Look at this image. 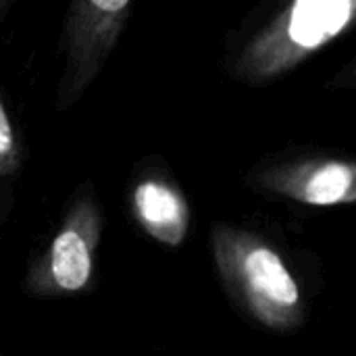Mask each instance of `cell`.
<instances>
[{"mask_svg": "<svg viewBox=\"0 0 356 356\" xmlns=\"http://www.w3.org/2000/svg\"><path fill=\"white\" fill-rule=\"evenodd\" d=\"M240 275L248 296L263 315H286L298 305V288L282 259L265 248L252 246L244 252Z\"/></svg>", "mask_w": 356, "mask_h": 356, "instance_id": "cell-1", "label": "cell"}, {"mask_svg": "<svg viewBox=\"0 0 356 356\" xmlns=\"http://www.w3.org/2000/svg\"><path fill=\"white\" fill-rule=\"evenodd\" d=\"M350 0H300L290 10L286 33L302 50L317 48L338 35L353 19Z\"/></svg>", "mask_w": 356, "mask_h": 356, "instance_id": "cell-2", "label": "cell"}, {"mask_svg": "<svg viewBox=\"0 0 356 356\" xmlns=\"http://www.w3.org/2000/svg\"><path fill=\"white\" fill-rule=\"evenodd\" d=\"M136 209L152 236L177 244L186 232V207L167 186L148 181L136 190Z\"/></svg>", "mask_w": 356, "mask_h": 356, "instance_id": "cell-3", "label": "cell"}, {"mask_svg": "<svg viewBox=\"0 0 356 356\" xmlns=\"http://www.w3.org/2000/svg\"><path fill=\"white\" fill-rule=\"evenodd\" d=\"M50 269L54 282L63 290H79L88 284L92 273L90 246L79 229L67 227L52 244Z\"/></svg>", "mask_w": 356, "mask_h": 356, "instance_id": "cell-4", "label": "cell"}, {"mask_svg": "<svg viewBox=\"0 0 356 356\" xmlns=\"http://www.w3.org/2000/svg\"><path fill=\"white\" fill-rule=\"evenodd\" d=\"M355 171L342 163L319 167L305 184L302 198L311 204H336L353 196Z\"/></svg>", "mask_w": 356, "mask_h": 356, "instance_id": "cell-5", "label": "cell"}, {"mask_svg": "<svg viewBox=\"0 0 356 356\" xmlns=\"http://www.w3.org/2000/svg\"><path fill=\"white\" fill-rule=\"evenodd\" d=\"M10 150H13V129H10L8 117L0 104V159L8 156Z\"/></svg>", "mask_w": 356, "mask_h": 356, "instance_id": "cell-6", "label": "cell"}, {"mask_svg": "<svg viewBox=\"0 0 356 356\" xmlns=\"http://www.w3.org/2000/svg\"><path fill=\"white\" fill-rule=\"evenodd\" d=\"M92 6L104 13H117V10L127 8V0H94Z\"/></svg>", "mask_w": 356, "mask_h": 356, "instance_id": "cell-7", "label": "cell"}]
</instances>
